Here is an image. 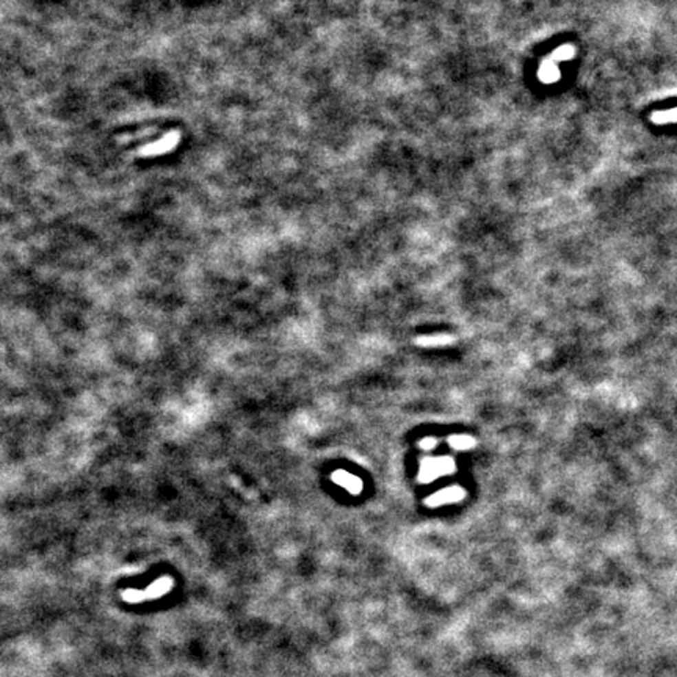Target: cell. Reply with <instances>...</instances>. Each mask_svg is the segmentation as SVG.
<instances>
[{"label":"cell","instance_id":"obj_1","mask_svg":"<svg viewBox=\"0 0 677 677\" xmlns=\"http://www.w3.org/2000/svg\"><path fill=\"white\" fill-rule=\"evenodd\" d=\"M179 140H180V133L178 131H169L165 137H162V140L155 141V143H149V144L141 146V148L137 149L135 154L140 155V157L160 155V154H163V152L171 151L174 146L179 143Z\"/></svg>","mask_w":677,"mask_h":677},{"label":"cell","instance_id":"obj_2","mask_svg":"<svg viewBox=\"0 0 677 677\" xmlns=\"http://www.w3.org/2000/svg\"><path fill=\"white\" fill-rule=\"evenodd\" d=\"M453 471V461L449 458H434L428 460L422 464L420 469V482H431V480L444 475Z\"/></svg>","mask_w":677,"mask_h":677},{"label":"cell","instance_id":"obj_3","mask_svg":"<svg viewBox=\"0 0 677 677\" xmlns=\"http://www.w3.org/2000/svg\"><path fill=\"white\" fill-rule=\"evenodd\" d=\"M462 497H464V491L462 489L447 488V489L441 491V493L431 495V497L427 500V505L438 506V505H444V504H453V502H458Z\"/></svg>","mask_w":677,"mask_h":677},{"label":"cell","instance_id":"obj_4","mask_svg":"<svg viewBox=\"0 0 677 677\" xmlns=\"http://www.w3.org/2000/svg\"><path fill=\"white\" fill-rule=\"evenodd\" d=\"M332 480L353 494H359L361 488H363V483H361V480L358 477L350 475L348 472H343V471L336 472L334 475H332Z\"/></svg>","mask_w":677,"mask_h":677},{"label":"cell","instance_id":"obj_5","mask_svg":"<svg viewBox=\"0 0 677 677\" xmlns=\"http://www.w3.org/2000/svg\"><path fill=\"white\" fill-rule=\"evenodd\" d=\"M539 78L544 83H555L557 80H560V69H558L557 63L550 58V56L547 60H544V63L541 65Z\"/></svg>","mask_w":677,"mask_h":677},{"label":"cell","instance_id":"obj_6","mask_svg":"<svg viewBox=\"0 0 677 677\" xmlns=\"http://www.w3.org/2000/svg\"><path fill=\"white\" fill-rule=\"evenodd\" d=\"M652 121L657 122V124L677 122V109H669V110H665V111L654 113Z\"/></svg>","mask_w":677,"mask_h":677},{"label":"cell","instance_id":"obj_7","mask_svg":"<svg viewBox=\"0 0 677 677\" xmlns=\"http://www.w3.org/2000/svg\"><path fill=\"white\" fill-rule=\"evenodd\" d=\"M574 56V47L572 46H563L560 49H557L554 54L550 55V58L555 61V63H560V61L571 60Z\"/></svg>","mask_w":677,"mask_h":677},{"label":"cell","instance_id":"obj_8","mask_svg":"<svg viewBox=\"0 0 677 677\" xmlns=\"http://www.w3.org/2000/svg\"><path fill=\"white\" fill-rule=\"evenodd\" d=\"M450 445L456 450H466L473 445V439L469 436H453L450 438Z\"/></svg>","mask_w":677,"mask_h":677},{"label":"cell","instance_id":"obj_9","mask_svg":"<svg viewBox=\"0 0 677 677\" xmlns=\"http://www.w3.org/2000/svg\"><path fill=\"white\" fill-rule=\"evenodd\" d=\"M434 444H436V441H434V439H433V438H428V439H423V441L420 442V447H422V449H427V450H428V449H431V447H434Z\"/></svg>","mask_w":677,"mask_h":677}]
</instances>
